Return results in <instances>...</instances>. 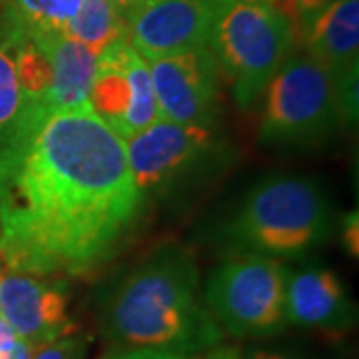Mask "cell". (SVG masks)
Masks as SVG:
<instances>
[{
  "label": "cell",
  "mask_w": 359,
  "mask_h": 359,
  "mask_svg": "<svg viewBox=\"0 0 359 359\" xmlns=\"http://www.w3.org/2000/svg\"><path fill=\"white\" fill-rule=\"evenodd\" d=\"M40 110H34L26 100L18 82L13 48L0 39V154L13 148Z\"/></svg>",
  "instance_id": "e0dca14e"
},
{
  "label": "cell",
  "mask_w": 359,
  "mask_h": 359,
  "mask_svg": "<svg viewBox=\"0 0 359 359\" xmlns=\"http://www.w3.org/2000/svg\"><path fill=\"white\" fill-rule=\"evenodd\" d=\"M16 339H18V337H16V334L13 332V327H11V325L6 323V320L0 316V351H2V349H8Z\"/></svg>",
  "instance_id": "7402d4cb"
},
{
  "label": "cell",
  "mask_w": 359,
  "mask_h": 359,
  "mask_svg": "<svg viewBox=\"0 0 359 359\" xmlns=\"http://www.w3.org/2000/svg\"><path fill=\"white\" fill-rule=\"evenodd\" d=\"M335 2L339 0H283V13L292 22L295 42H299L308 26Z\"/></svg>",
  "instance_id": "ac0fdd59"
},
{
  "label": "cell",
  "mask_w": 359,
  "mask_h": 359,
  "mask_svg": "<svg viewBox=\"0 0 359 359\" xmlns=\"http://www.w3.org/2000/svg\"><path fill=\"white\" fill-rule=\"evenodd\" d=\"M273 4H278V6H282V11H283V0H271Z\"/></svg>",
  "instance_id": "4316f807"
},
{
  "label": "cell",
  "mask_w": 359,
  "mask_h": 359,
  "mask_svg": "<svg viewBox=\"0 0 359 359\" xmlns=\"http://www.w3.org/2000/svg\"><path fill=\"white\" fill-rule=\"evenodd\" d=\"M259 142L264 146H309L344 124L335 76L309 54L290 56L264 90Z\"/></svg>",
  "instance_id": "5b68a950"
},
{
  "label": "cell",
  "mask_w": 359,
  "mask_h": 359,
  "mask_svg": "<svg viewBox=\"0 0 359 359\" xmlns=\"http://www.w3.org/2000/svg\"><path fill=\"white\" fill-rule=\"evenodd\" d=\"M332 222V204L318 180L269 176L245 196L230 238L245 254L299 257L325 242Z\"/></svg>",
  "instance_id": "3957f363"
},
{
  "label": "cell",
  "mask_w": 359,
  "mask_h": 359,
  "mask_svg": "<svg viewBox=\"0 0 359 359\" xmlns=\"http://www.w3.org/2000/svg\"><path fill=\"white\" fill-rule=\"evenodd\" d=\"M65 280L6 271L0 278V316L18 339L46 346L72 334Z\"/></svg>",
  "instance_id": "8fae6325"
},
{
  "label": "cell",
  "mask_w": 359,
  "mask_h": 359,
  "mask_svg": "<svg viewBox=\"0 0 359 359\" xmlns=\"http://www.w3.org/2000/svg\"><path fill=\"white\" fill-rule=\"evenodd\" d=\"M110 339L134 349L186 355L210 349L222 330L200 302V276L190 252L162 245L118 283L104 306Z\"/></svg>",
  "instance_id": "7a4b0ae2"
},
{
  "label": "cell",
  "mask_w": 359,
  "mask_h": 359,
  "mask_svg": "<svg viewBox=\"0 0 359 359\" xmlns=\"http://www.w3.org/2000/svg\"><path fill=\"white\" fill-rule=\"evenodd\" d=\"M222 0H144L126 13V40L146 62L208 46Z\"/></svg>",
  "instance_id": "30bf717a"
},
{
  "label": "cell",
  "mask_w": 359,
  "mask_h": 359,
  "mask_svg": "<svg viewBox=\"0 0 359 359\" xmlns=\"http://www.w3.org/2000/svg\"><path fill=\"white\" fill-rule=\"evenodd\" d=\"M295 36L282 6L271 0H222L208 48L230 78L240 108H250L290 58Z\"/></svg>",
  "instance_id": "277c9868"
},
{
  "label": "cell",
  "mask_w": 359,
  "mask_h": 359,
  "mask_svg": "<svg viewBox=\"0 0 359 359\" xmlns=\"http://www.w3.org/2000/svg\"><path fill=\"white\" fill-rule=\"evenodd\" d=\"M148 66L160 120L214 128L219 68L208 46L150 60Z\"/></svg>",
  "instance_id": "9c48e42d"
},
{
  "label": "cell",
  "mask_w": 359,
  "mask_h": 359,
  "mask_svg": "<svg viewBox=\"0 0 359 359\" xmlns=\"http://www.w3.org/2000/svg\"><path fill=\"white\" fill-rule=\"evenodd\" d=\"M248 359H285V358L278 355V353H269V351H254V353H250V358Z\"/></svg>",
  "instance_id": "d4e9b609"
},
{
  "label": "cell",
  "mask_w": 359,
  "mask_h": 359,
  "mask_svg": "<svg viewBox=\"0 0 359 359\" xmlns=\"http://www.w3.org/2000/svg\"><path fill=\"white\" fill-rule=\"evenodd\" d=\"M212 126H184L156 120L152 126L124 140L128 166L144 198L172 190L208 162L216 150Z\"/></svg>",
  "instance_id": "ba28073f"
},
{
  "label": "cell",
  "mask_w": 359,
  "mask_h": 359,
  "mask_svg": "<svg viewBox=\"0 0 359 359\" xmlns=\"http://www.w3.org/2000/svg\"><path fill=\"white\" fill-rule=\"evenodd\" d=\"M108 359H188L186 355L172 353V351H160V349H130L116 353Z\"/></svg>",
  "instance_id": "44dd1931"
},
{
  "label": "cell",
  "mask_w": 359,
  "mask_h": 359,
  "mask_svg": "<svg viewBox=\"0 0 359 359\" xmlns=\"http://www.w3.org/2000/svg\"><path fill=\"white\" fill-rule=\"evenodd\" d=\"M126 13L108 0H82L76 16L70 20L65 36L100 56L112 44L126 40Z\"/></svg>",
  "instance_id": "2e32d148"
},
{
  "label": "cell",
  "mask_w": 359,
  "mask_h": 359,
  "mask_svg": "<svg viewBox=\"0 0 359 359\" xmlns=\"http://www.w3.org/2000/svg\"><path fill=\"white\" fill-rule=\"evenodd\" d=\"M285 321L299 327L347 330L355 311L334 271L311 266L285 278Z\"/></svg>",
  "instance_id": "7c38bea8"
},
{
  "label": "cell",
  "mask_w": 359,
  "mask_h": 359,
  "mask_svg": "<svg viewBox=\"0 0 359 359\" xmlns=\"http://www.w3.org/2000/svg\"><path fill=\"white\" fill-rule=\"evenodd\" d=\"M50 62V90L46 112L90 108V86L94 80L98 56L80 42L65 34L32 40Z\"/></svg>",
  "instance_id": "4fadbf2b"
},
{
  "label": "cell",
  "mask_w": 359,
  "mask_h": 359,
  "mask_svg": "<svg viewBox=\"0 0 359 359\" xmlns=\"http://www.w3.org/2000/svg\"><path fill=\"white\" fill-rule=\"evenodd\" d=\"M6 271V262H4V257L0 254V278H2V273Z\"/></svg>",
  "instance_id": "484cf974"
},
{
  "label": "cell",
  "mask_w": 359,
  "mask_h": 359,
  "mask_svg": "<svg viewBox=\"0 0 359 359\" xmlns=\"http://www.w3.org/2000/svg\"><path fill=\"white\" fill-rule=\"evenodd\" d=\"M82 355H84V341L70 334L52 344L36 347L32 359H82Z\"/></svg>",
  "instance_id": "d6986e66"
},
{
  "label": "cell",
  "mask_w": 359,
  "mask_h": 359,
  "mask_svg": "<svg viewBox=\"0 0 359 359\" xmlns=\"http://www.w3.org/2000/svg\"><path fill=\"white\" fill-rule=\"evenodd\" d=\"M108 2H112L114 6H118L122 13H130L132 8H136L140 2H144V0H108Z\"/></svg>",
  "instance_id": "cb8c5ba5"
},
{
  "label": "cell",
  "mask_w": 359,
  "mask_h": 359,
  "mask_svg": "<svg viewBox=\"0 0 359 359\" xmlns=\"http://www.w3.org/2000/svg\"><path fill=\"white\" fill-rule=\"evenodd\" d=\"M82 0H4L0 39L6 44L65 34Z\"/></svg>",
  "instance_id": "9a60e30c"
},
{
  "label": "cell",
  "mask_w": 359,
  "mask_h": 359,
  "mask_svg": "<svg viewBox=\"0 0 359 359\" xmlns=\"http://www.w3.org/2000/svg\"><path fill=\"white\" fill-rule=\"evenodd\" d=\"M359 222H358V212H351L347 214L344 219V242H346L347 252L349 256L358 257L359 252Z\"/></svg>",
  "instance_id": "ffe728a7"
},
{
  "label": "cell",
  "mask_w": 359,
  "mask_h": 359,
  "mask_svg": "<svg viewBox=\"0 0 359 359\" xmlns=\"http://www.w3.org/2000/svg\"><path fill=\"white\" fill-rule=\"evenodd\" d=\"M146 198L124 140L90 108L44 112L0 154V254L39 278H86L128 244Z\"/></svg>",
  "instance_id": "6da1fadb"
},
{
  "label": "cell",
  "mask_w": 359,
  "mask_h": 359,
  "mask_svg": "<svg viewBox=\"0 0 359 359\" xmlns=\"http://www.w3.org/2000/svg\"><path fill=\"white\" fill-rule=\"evenodd\" d=\"M202 359H242L238 355V351H233V349H214V351H210L208 355H204Z\"/></svg>",
  "instance_id": "603a6c76"
},
{
  "label": "cell",
  "mask_w": 359,
  "mask_h": 359,
  "mask_svg": "<svg viewBox=\"0 0 359 359\" xmlns=\"http://www.w3.org/2000/svg\"><path fill=\"white\" fill-rule=\"evenodd\" d=\"M285 278L280 259L240 254L210 276L204 304L212 318L236 337L278 334L285 325Z\"/></svg>",
  "instance_id": "8992f818"
},
{
  "label": "cell",
  "mask_w": 359,
  "mask_h": 359,
  "mask_svg": "<svg viewBox=\"0 0 359 359\" xmlns=\"http://www.w3.org/2000/svg\"><path fill=\"white\" fill-rule=\"evenodd\" d=\"M88 106L122 140L160 120L150 66L128 40L116 42L98 56Z\"/></svg>",
  "instance_id": "52a82bcc"
},
{
  "label": "cell",
  "mask_w": 359,
  "mask_h": 359,
  "mask_svg": "<svg viewBox=\"0 0 359 359\" xmlns=\"http://www.w3.org/2000/svg\"><path fill=\"white\" fill-rule=\"evenodd\" d=\"M299 42L335 78L359 68V0H339L308 26Z\"/></svg>",
  "instance_id": "5bb4252c"
}]
</instances>
